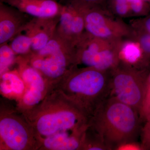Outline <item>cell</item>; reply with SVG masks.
Returning <instances> with one entry per match:
<instances>
[{
    "mask_svg": "<svg viewBox=\"0 0 150 150\" xmlns=\"http://www.w3.org/2000/svg\"><path fill=\"white\" fill-rule=\"evenodd\" d=\"M21 112L40 144L44 138L57 133L85 131L90 126L88 115L53 86L39 104Z\"/></svg>",
    "mask_w": 150,
    "mask_h": 150,
    "instance_id": "6da1fadb",
    "label": "cell"
},
{
    "mask_svg": "<svg viewBox=\"0 0 150 150\" xmlns=\"http://www.w3.org/2000/svg\"><path fill=\"white\" fill-rule=\"evenodd\" d=\"M142 124L139 113L134 108L110 96L100 105L90 126L102 139L109 150L136 142Z\"/></svg>",
    "mask_w": 150,
    "mask_h": 150,
    "instance_id": "7a4b0ae2",
    "label": "cell"
},
{
    "mask_svg": "<svg viewBox=\"0 0 150 150\" xmlns=\"http://www.w3.org/2000/svg\"><path fill=\"white\" fill-rule=\"evenodd\" d=\"M53 86L91 119L100 105L110 96V72L90 67L75 68Z\"/></svg>",
    "mask_w": 150,
    "mask_h": 150,
    "instance_id": "3957f363",
    "label": "cell"
},
{
    "mask_svg": "<svg viewBox=\"0 0 150 150\" xmlns=\"http://www.w3.org/2000/svg\"><path fill=\"white\" fill-rule=\"evenodd\" d=\"M30 64L50 86L59 82L75 67V48L55 33L47 44L29 56Z\"/></svg>",
    "mask_w": 150,
    "mask_h": 150,
    "instance_id": "277c9868",
    "label": "cell"
},
{
    "mask_svg": "<svg viewBox=\"0 0 150 150\" xmlns=\"http://www.w3.org/2000/svg\"><path fill=\"white\" fill-rule=\"evenodd\" d=\"M122 40H107L85 31L75 46V68L82 65L111 71L119 64L118 51Z\"/></svg>",
    "mask_w": 150,
    "mask_h": 150,
    "instance_id": "5b68a950",
    "label": "cell"
},
{
    "mask_svg": "<svg viewBox=\"0 0 150 150\" xmlns=\"http://www.w3.org/2000/svg\"><path fill=\"white\" fill-rule=\"evenodd\" d=\"M148 72L119 63L110 72V96L130 105L139 113L144 99Z\"/></svg>",
    "mask_w": 150,
    "mask_h": 150,
    "instance_id": "8992f818",
    "label": "cell"
},
{
    "mask_svg": "<svg viewBox=\"0 0 150 150\" xmlns=\"http://www.w3.org/2000/svg\"><path fill=\"white\" fill-rule=\"evenodd\" d=\"M18 110L1 107V150H39L40 144L34 130Z\"/></svg>",
    "mask_w": 150,
    "mask_h": 150,
    "instance_id": "52a82bcc",
    "label": "cell"
},
{
    "mask_svg": "<svg viewBox=\"0 0 150 150\" xmlns=\"http://www.w3.org/2000/svg\"><path fill=\"white\" fill-rule=\"evenodd\" d=\"M78 8L83 14L85 30L91 35L115 40L131 37L129 24L112 14L105 5Z\"/></svg>",
    "mask_w": 150,
    "mask_h": 150,
    "instance_id": "ba28073f",
    "label": "cell"
},
{
    "mask_svg": "<svg viewBox=\"0 0 150 150\" xmlns=\"http://www.w3.org/2000/svg\"><path fill=\"white\" fill-rule=\"evenodd\" d=\"M28 55L18 56V71L24 82L25 90L20 99L18 110L23 112L35 107L44 99L50 88L47 81L29 63Z\"/></svg>",
    "mask_w": 150,
    "mask_h": 150,
    "instance_id": "9c48e42d",
    "label": "cell"
},
{
    "mask_svg": "<svg viewBox=\"0 0 150 150\" xmlns=\"http://www.w3.org/2000/svg\"><path fill=\"white\" fill-rule=\"evenodd\" d=\"M84 19L80 9L69 4L62 5L56 33L74 47L85 31Z\"/></svg>",
    "mask_w": 150,
    "mask_h": 150,
    "instance_id": "30bf717a",
    "label": "cell"
},
{
    "mask_svg": "<svg viewBox=\"0 0 150 150\" xmlns=\"http://www.w3.org/2000/svg\"><path fill=\"white\" fill-rule=\"evenodd\" d=\"M26 14L2 1L0 2V45L8 43L23 30L30 20Z\"/></svg>",
    "mask_w": 150,
    "mask_h": 150,
    "instance_id": "8fae6325",
    "label": "cell"
},
{
    "mask_svg": "<svg viewBox=\"0 0 150 150\" xmlns=\"http://www.w3.org/2000/svg\"><path fill=\"white\" fill-rule=\"evenodd\" d=\"M60 15L50 18H33L23 30L31 38L32 52L40 50L46 46L56 33Z\"/></svg>",
    "mask_w": 150,
    "mask_h": 150,
    "instance_id": "7c38bea8",
    "label": "cell"
},
{
    "mask_svg": "<svg viewBox=\"0 0 150 150\" xmlns=\"http://www.w3.org/2000/svg\"><path fill=\"white\" fill-rule=\"evenodd\" d=\"M25 14L37 18L60 15L62 5L56 0H1Z\"/></svg>",
    "mask_w": 150,
    "mask_h": 150,
    "instance_id": "4fadbf2b",
    "label": "cell"
},
{
    "mask_svg": "<svg viewBox=\"0 0 150 150\" xmlns=\"http://www.w3.org/2000/svg\"><path fill=\"white\" fill-rule=\"evenodd\" d=\"M84 131H66L44 138L39 150H81Z\"/></svg>",
    "mask_w": 150,
    "mask_h": 150,
    "instance_id": "5bb4252c",
    "label": "cell"
},
{
    "mask_svg": "<svg viewBox=\"0 0 150 150\" xmlns=\"http://www.w3.org/2000/svg\"><path fill=\"white\" fill-rule=\"evenodd\" d=\"M119 63L131 66L139 69L144 67V52L141 45L131 37L123 38L119 46Z\"/></svg>",
    "mask_w": 150,
    "mask_h": 150,
    "instance_id": "9a60e30c",
    "label": "cell"
},
{
    "mask_svg": "<svg viewBox=\"0 0 150 150\" xmlns=\"http://www.w3.org/2000/svg\"><path fill=\"white\" fill-rule=\"evenodd\" d=\"M0 76L1 93L5 96L20 99L25 92V86L18 71H8Z\"/></svg>",
    "mask_w": 150,
    "mask_h": 150,
    "instance_id": "2e32d148",
    "label": "cell"
},
{
    "mask_svg": "<svg viewBox=\"0 0 150 150\" xmlns=\"http://www.w3.org/2000/svg\"><path fill=\"white\" fill-rule=\"evenodd\" d=\"M131 38L139 42L143 50L144 67L146 68L150 63V30L137 28H131Z\"/></svg>",
    "mask_w": 150,
    "mask_h": 150,
    "instance_id": "e0dca14e",
    "label": "cell"
},
{
    "mask_svg": "<svg viewBox=\"0 0 150 150\" xmlns=\"http://www.w3.org/2000/svg\"><path fill=\"white\" fill-rule=\"evenodd\" d=\"M81 150H109L97 133L89 126L84 135Z\"/></svg>",
    "mask_w": 150,
    "mask_h": 150,
    "instance_id": "ac0fdd59",
    "label": "cell"
},
{
    "mask_svg": "<svg viewBox=\"0 0 150 150\" xmlns=\"http://www.w3.org/2000/svg\"><path fill=\"white\" fill-rule=\"evenodd\" d=\"M17 56H24L32 52V42L30 38L25 32H20L11 40L9 45Z\"/></svg>",
    "mask_w": 150,
    "mask_h": 150,
    "instance_id": "d6986e66",
    "label": "cell"
},
{
    "mask_svg": "<svg viewBox=\"0 0 150 150\" xmlns=\"http://www.w3.org/2000/svg\"><path fill=\"white\" fill-rule=\"evenodd\" d=\"M105 6L112 14L118 18H132L130 0H107Z\"/></svg>",
    "mask_w": 150,
    "mask_h": 150,
    "instance_id": "ffe728a7",
    "label": "cell"
},
{
    "mask_svg": "<svg viewBox=\"0 0 150 150\" xmlns=\"http://www.w3.org/2000/svg\"><path fill=\"white\" fill-rule=\"evenodd\" d=\"M16 56L8 43L0 45V76L10 71L12 66L16 63Z\"/></svg>",
    "mask_w": 150,
    "mask_h": 150,
    "instance_id": "44dd1931",
    "label": "cell"
},
{
    "mask_svg": "<svg viewBox=\"0 0 150 150\" xmlns=\"http://www.w3.org/2000/svg\"><path fill=\"white\" fill-rule=\"evenodd\" d=\"M150 115V72L148 73L147 78L146 92L139 112L140 119L141 122H144Z\"/></svg>",
    "mask_w": 150,
    "mask_h": 150,
    "instance_id": "7402d4cb",
    "label": "cell"
},
{
    "mask_svg": "<svg viewBox=\"0 0 150 150\" xmlns=\"http://www.w3.org/2000/svg\"><path fill=\"white\" fill-rule=\"evenodd\" d=\"M141 147L143 150H150V115L141 129Z\"/></svg>",
    "mask_w": 150,
    "mask_h": 150,
    "instance_id": "603a6c76",
    "label": "cell"
},
{
    "mask_svg": "<svg viewBox=\"0 0 150 150\" xmlns=\"http://www.w3.org/2000/svg\"><path fill=\"white\" fill-rule=\"evenodd\" d=\"M65 4H69L78 7H86L105 5L107 0H62Z\"/></svg>",
    "mask_w": 150,
    "mask_h": 150,
    "instance_id": "cb8c5ba5",
    "label": "cell"
},
{
    "mask_svg": "<svg viewBox=\"0 0 150 150\" xmlns=\"http://www.w3.org/2000/svg\"><path fill=\"white\" fill-rule=\"evenodd\" d=\"M146 1H148L149 2V0H146Z\"/></svg>",
    "mask_w": 150,
    "mask_h": 150,
    "instance_id": "d4e9b609",
    "label": "cell"
},
{
    "mask_svg": "<svg viewBox=\"0 0 150 150\" xmlns=\"http://www.w3.org/2000/svg\"><path fill=\"white\" fill-rule=\"evenodd\" d=\"M149 2L150 4V0H149Z\"/></svg>",
    "mask_w": 150,
    "mask_h": 150,
    "instance_id": "484cf974",
    "label": "cell"
}]
</instances>
